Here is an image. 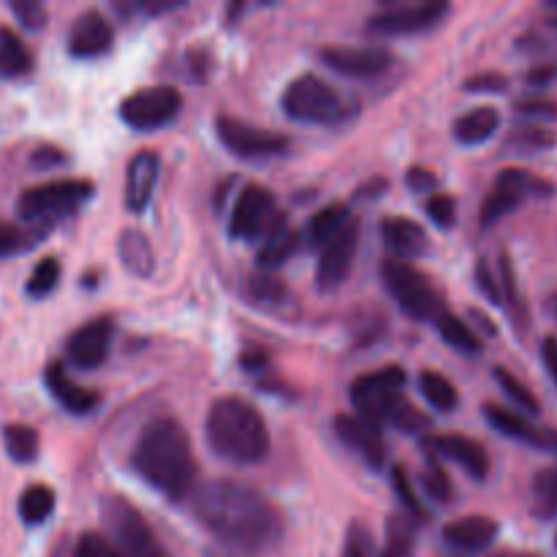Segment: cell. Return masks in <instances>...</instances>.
<instances>
[{"instance_id":"9a60e30c","label":"cell","mask_w":557,"mask_h":557,"mask_svg":"<svg viewBox=\"0 0 557 557\" xmlns=\"http://www.w3.org/2000/svg\"><path fill=\"white\" fill-rule=\"evenodd\" d=\"M319 58L332 71L351 79H373L386 74L395 63V58L381 47H324Z\"/></svg>"},{"instance_id":"9c48e42d","label":"cell","mask_w":557,"mask_h":557,"mask_svg":"<svg viewBox=\"0 0 557 557\" xmlns=\"http://www.w3.org/2000/svg\"><path fill=\"white\" fill-rule=\"evenodd\" d=\"M286 221V215L277 212V199L270 188L264 185H245L234 199L232 218H228V234L234 239H250L261 237L272 232L275 226Z\"/></svg>"},{"instance_id":"ba28073f","label":"cell","mask_w":557,"mask_h":557,"mask_svg":"<svg viewBox=\"0 0 557 557\" xmlns=\"http://www.w3.org/2000/svg\"><path fill=\"white\" fill-rule=\"evenodd\" d=\"M92 196V183L87 180H52V183L33 185L22 190L16 212L25 221H49V218L69 215L79 210Z\"/></svg>"},{"instance_id":"7bdbcfd3","label":"cell","mask_w":557,"mask_h":557,"mask_svg":"<svg viewBox=\"0 0 557 557\" xmlns=\"http://www.w3.org/2000/svg\"><path fill=\"white\" fill-rule=\"evenodd\" d=\"M373 555V536L364 525L354 522L346 533V547H343V557H370Z\"/></svg>"},{"instance_id":"e0dca14e","label":"cell","mask_w":557,"mask_h":557,"mask_svg":"<svg viewBox=\"0 0 557 557\" xmlns=\"http://www.w3.org/2000/svg\"><path fill=\"white\" fill-rule=\"evenodd\" d=\"M114 324L112 319H92L82 324L65 343L69 362L79 370H96L107 362L109 348H112Z\"/></svg>"},{"instance_id":"1f68e13d","label":"cell","mask_w":557,"mask_h":557,"mask_svg":"<svg viewBox=\"0 0 557 557\" xmlns=\"http://www.w3.org/2000/svg\"><path fill=\"white\" fill-rule=\"evenodd\" d=\"M531 506L539 520L557 517V466L536 473L531 487Z\"/></svg>"},{"instance_id":"44dd1931","label":"cell","mask_w":557,"mask_h":557,"mask_svg":"<svg viewBox=\"0 0 557 557\" xmlns=\"http://www.w3.org/2000/svg\"><path fill=\"white\" fill-rule=\"evenodd\" d=\"M428 446L438 457H446V460L457 462L468 476L487 479L490 457L487 451H484V446L476 444V441L466 438V435L460 433H449V435H433V438L428 441Z\"/></svg>"},{"instance_id":"db71d44e","label":"cell","mask_w":557,"mask_h":557,"mask_svg":"<svg viewBox=\"0 0 557 557\" xmlns=\"http://www.w3.org/2000/svg\"><path fill=\"white\" fill-rule=\"evenodd\" d=\"M267 362H270V357H267V351H261V348H256V351L245 354V357H243V368L245 370H261Z\"/></svg>"},{"instance_id":"9f6ffc18","label":"cell","mask_w":557,"mask_h":557,"mask_svg":"<svg viewBox=\"0 0 557 557\" xmlns=\"http://www.w3.org/2000/svg\"><path fill=\"white\" fill-rule=\"evenodd\" d=\"M484 557H536L531 553H493V555H484Z\"/></svg>"},{"instance_id":"d6986e66","label":"cell","mask_w":557,"mask_h":557,"mask_svg":"<svg viewBox=\"0 0 557 557\" xmlns=\"http://www.w3.org/2000/svg\"><path fill=\"white\" fill-rule=\"evenodd\" d=\"M161 158L156 150H139L125 169V207L131 212H145L156 194Z\"/></svg>"},{"instance_id":"6f0895ef","label":"cell","mask_w":557,"mask_h":557,"mask_svg":"<svg viewBox=\"0 0 557 557\" xmlns=\"http://www.w3.org/2000/svg\"><path fill=\"white\" fill-rule=\"evenodd\" d=\"M555 547H557V536H555Z\"/></svg>"},{"instance_id":"cb8c5ba5","label":"cell","mask_w":557,"mask_h":557,"mask_svg":"<svg viewBox=\"0 0 557 557\" xmlns=\"http://www.w3.org/2000/svg\"><path fill=\"white\" fill-rule=\"evenodd\" d=\"M351 221L354 218H351V212H348L346 205H341V201H335V205H326V207H321L313 218H310L308 228H305V239H308L310 248H324V245L332 243V239H335L337 234H341Z\"/></svg>"},{"instance_id":"681fc988","label":"cell","mask_w":557,"mask_h":557,"mask_svg":"<svg viewBox=\"0 0 557 557\" xmlns=\"http://www.w3.org/2000/svg\"><path fill=\"white\" fill-rule=\"evenodd\" d=\"M522 114H533V117H557V103L555 101H542V98H528V101L517 103Z\"/></svg>"},{"instance_id":"83f0119b","label":"cell","mask_w":557,"mask_h":557,"mask_svg":"<svg viewBox=\"0 0 557 557\" xmlns=\"http://www.w3.org/2000/svg\"><path fill=\"white\" fill-rule=\"evenodd\" d=\"M33 69V54L27 44L22 41L20 33L11 30L9 25H0V74L14 79V76L27 74Z\"/></svg>"},{"instance_id":"4dcf8cb0","label":"cell","mask_w":557,"mask_h":557,"mask_svg":"<svg viewBox=\"0 0 557 557\" xmlns=\"http://www.w3.org/2000/svg\"><path fill=\"white\" fill-rule=\"evenodd\" d=\"M419 389H422L424 400L441 413L455 411V408L460 406V395H457L455 384H451L444 373H438V370H424V373L419 375Z\"/></svg>"},{"instance_id":"7402d4cb","label":"cell","mask_w":557,"mask_h":557,"mask_svg":"<svg viewBox=\"0 0 557 557\" xmlns=\"http://www.w3.org/2000/svg\"><path fill=\"white\" fill-rule=\"evenodd\" d=\"M381 237H384V245L392 250L397 261H408L411 264L413 259L428 253L430 239L428 232L419 226L417 221L403 215H389L384 223H381Z\"/></svg>"},{"instance_id":"816d5d0a","label":"cell","mask_w":557,"mask_h":557,"mask_svg":"<svg viewBox=\"0 0 557 557\" xmlns=\"http://www.w3.org/2000/svg\"><path fill=\"white\" fill-rule=\"evenodd\" d=\"M136 11H141V14H166V11H174V9H183V3L180 0H139V3L134 5Z\"/></svg>"},{"instance_id":"f5cc1de1","label":"cell","mask_w":557,"mask_h":557,"mask_svg":"<svg viewBox=\"0 0 557 557\" xmlns=\"http://www.w3.org/2000/svg\"><path fill=\"white\" fill-rule=\"evenodd\" d=\"M542 359H544V364H547L549 379H553L555 386H557V337H544Z\"/></svg>"},{"instance_id":"836d02e7","label":"cell","mask_w":557,"mask_h":557,"mask_svg":"<svg viewBox=\"0 0 557 557\" xmlns=\"http://www.w3.org/2000/svg\"><path fill=\"white\" fill-rule=\"evenodd\" d=\"M417 525L419 522L408 515L392 517L386 525V547L379 557H411L413 542H417Z\"/></svg>"},{"instance_id":"484cf974","label":"cell","mask_w":557,"mask_h":557,"mask_svg":"<svg viewBox=\"0 0 557 557\" xmlns=\"http://www.w3.org/2000/svg\"><path fill=\"white\" fill-rule=\"evenodd\" d=\"M299 243H302V234L294 232V228L283 221L281 226H275L267 234L259 253H256V261H259V267H264V270H275V267L286 264V261L297 253Z\"/></svg>"},{"instance_id":"ab89813d","label":"cell","mask_w":557,"mask_h":557,"mask_svg":"<svg viewBox=\"0 0 557 557\" xmlns=\"http://www.w3.org/2000/svg\"><path fill=\"white\" fill-rule=\"evenodd\" d=\"M424 210H428L430 221H433L438 228H451L457 223V201L451 199V196L446 194L430 196Z\"/></svg>"},{"instance_id":"2e32d148","label":"cell","mask_w":557,"mask_h":557,"mask_svg":"<svg viewBox=\"0 0 557 557\" xmlns=\"http://www.w3.org/2000/svg\"><path fill=\"white\" fill-rule=\"evenodd\" d=\"M335 435L341 444L357 451L373 471H381L386 466V444L381 428L370 419L359 417V413H341L335 417Z\"/></svg>"},{"instance_id":"c3c4849f","label":"cell","mask_w":557,"mask_h":557,"mask_svg":"<svg viewBox=\"0 0 557 557\" xmlns=\"http://www.w3.org/2000/svg\"><path fill=\"white\" fill-rule=\"evenodd\" d=\"M406 183L411 185V188L417 190V194H430V190H433L435 185H438V177H435V174L430 172V169L413 166V169H408Z\"/></svg>"},{"instance_id":"277c9868","label":"cell","mask_w":557,"mask_h":557,"mask_svg":"<svg viewBox=\"0 0 557 557\" xmlns=\"http://www.w3.org/2000/svg\"><path fill=\"white\" fill-rule=\"evenodd\" d=\"M408 384L406 370L389 364V368L373 370L368 375H359L351 384V403L359 417L392 428L403 433H424L430 428L428 413L419 411L411 400H406L403 389Z\"/></svg>"},{"instance_id":"ac0fdd59","label":"cell","mask_w":557,"mask_h":557,"mask_svg":"<svg viewBox=\"0 0 557 557\" xmlns=\"http://www.w3.org/2000/svg\"><path fill=\"white\" fill-rule=\"evenodd\" d=\"M114 44V27L101 11L90 9L82 11L74 22H71L69 30V52L74 58L90 60V58H101L112 49Z\"/></svg>"},{"instance_id":"4316f807","label":"cell","mask_w":557,"mask_h":557,"mask_svg":"<svg viewBox=\"0 0 557 557\" xmlns=\"http://www.w3.org/2000/svg\"><path fill=\"white\" fill-rule=\"evenodd\" d=\"M117 253H120V261H123V267L131 272V275L147 277L152 275V270H156V253H152L150 239H147L141 232H136V228H128V232L120 234Z\"/></svg>"},{"instance_id":"e575fe53","label":"cell","mask_w":557,"mask_h":557,"mask_svg":"<svg viewBox=\"0 0 557 557\" xmlns=\"http://www.w3.org/2000/svg\"><path fill=\"white\" fill-rule=\"evenodd\" d=\"M493 375L495 381H498L500 389H504V395L520 408V413H525V417H536V413L542 411V403H539V397L533 395L531 386L522 384L515 373H509L506 368H495Z\"/></svg>"},{"instance_id":"d6a6232c","label":"cell","mask_w":557,"mask_h":557,"mask_svg":"<svg viewBox=\"0 0 557 557\" xmlns=\"http://www.w3.org/2000/svg\"><path fill=\"white\" fill-rule=\"evenodd\" d=\"M54 511V490L47 484H30L20 495V517L27 525H41Z\"/></svg>"},{"instance_id":"ee69618b","label":"cell","mask_w":557,"mask_h":557,"mask_svg":"<svg viewBox=\"0 0 557 557\" xmlns=\"http://www.w3.org/2000/svg\"><path fill=\"white\" fill-rule=\"evenodd\" d=\"M511 145L520 147H533V150H542V147L555 145V134L547 128H539V125H525V128H515L511 134Z\"/></svg>"},{"instance_id":"f546056e","label":"cell","mask_w":557,"mask_h":557,"mask_svg":"<svg viewBox=\"0 0 557 557\" xmlns=\"http://www.w3.org/2000/svg\"><path fill=\"white\" fill-rule=\"evenodd\" d=\"M435 330H438L441 341L449 348L460 354H479L482 351V343H479V335L466 324L462 319H457L455 313H446L441 310V315L435 319Z\"/></svg>"},{"instance_id":"60d3db41","label":"cell","mask_w":557,"mask_h":557,"mask_svg":"<svg viewBox=\"0 0 557 557\" xmlns=\"http://www.w3.org/2000/svg\"><path fill=\"white\" fill-rule=\"evenodd\" d=\"M74 557H123V553L117 549V544H112L101 533H85L76 542Z\"/></svg>"},{"instance_id":"74e56055","label":"cell","mask_w":557,"mask_h":557,"mask_svg":"<svg viewBox=\"0 0 557 557\" xmlns=\"http://www.w3.org/2000/svg\"><path fill=\"white\" fill-rule=\"evenodd\" d=\"M392 484H395V493L403 498V506L408 509V517H413V520L422 525V522L428 520V509H424L422 500L417 498V490H413L411 476L406 473V468L400 466L392 468Z\"/></svg>"},{"instance_id":"7a4b0ae2","label":"cell","mask_w":557,"mask_h":557,"mask_svg":"<svg viewBox=\"0 0 557 557\" xmlns=\"http://www.w3.org/2000/svg\"><path fill=\"white\" fill-rule=\"evenodd\" d=\"M131 468L169 500H185L196 487L194 446L183 424L172 417H158L136 438L131 449Z\"/></svg>"},{"instance_id":"603a6c76","label":"cell","mask_w":557,"mask_h":557,"mask_svg":"<svg viewBox=\"0 0 557 557\" xmlns=\"http://www.w3.org/2000/svg\"><path fill=\"white\" fill-rule=\"evenodd\" d=\"M44 384H47L49 395L71 413H90L101 406V395L96 389H87V386H79L60 362H52L44 373Z\"/></svg>"},{"instance_id":"3957f363","label":"cell","mask_w":557,"mask_h":557,"mask_svg":"<svg viewBox=\"0 0 557 557\" xmlns=\"http://www.w3.org/2000/svg\"><path fill=\"white\" fill-rule=\"evenodd\" d=\"M210 449L234 466H256L270 455V430L264 417L243 397H221L210 406L205 422Z\"/></svg>"},{"instance_id":"f907efd6","label":"cell","mask_w":557,"mask_h":557,"mask_svg":"<svg viewBox=\"0 0 557 557\" xmlns=\"http://www.w3.org/2000/svg\"><path fill=\"white\" fill-rule=\"evenodd\" d=\"M30 163L36 169H52V166H60V163H65V152L58 150V147H38L36 152H33Z\"/></svg>"},{"instance_id":"8fae6325","label":"cell","mask_w":557,"mask_h":557,"mask_svg":"<svg viewBox=\"0 0 557 557\" xmlns=\"http://www.w3.org/2000/svg\"><path fill=\"white\" fill-rule=\"evenodd\" d=\"M215 131L221 145L226 147L232 156L248 158V161H259V158H275L283 156L288 150V136L275 134V131L256 128V125L245 123V120L228 117V114H221L215 120Z\"/></svg>"},{"instance_id":"7c38bea8","label":"cell","mask_w":557,"mask_h":557,"mask_svg":"<svg viewBox=\"0 0 557 557\" xmlns=\"http://www.w3.org/2000/svg\"><path fill=\"white\" fill-rule=\"evenodd\" d=\"M549 190H553V185L539 180L536 174L525 172V169H504V172L498 174V180H495L493 190L487 194V199H484L482 212H479V218H482V228L495 226L500 218L515 212L528 196L549 194Z\"/></svg>"},{"instance_id":"8d00e7d4","label":"cell","mask_w":557,"mask_h":557,"mask_svg":"<svg viewBox=\"0 0 557 557\" xmlns=\"http://www.w3.org/2000/svg\"><path fill=\"white\" fill-rule=\"evenodd\" d=\"M60 275H63V267H60V261L54 259V256L41 259L36 267H33L30 277H27V286H25L27 297L41 299L47 297V294H52L54 288H58Z\"/></svg>"},{"instance_id":"f6af8a7d","label":"cell","mask_w":557,"mask_h":557,"mask_svg":"<svg viewBox=\"0 0 557 557\" xmlns=\"http://www.w3.org/2000/svg\"><path fill=\"white\" fill-rule=\"evenodd\" d=\"M509 87V79L498 71H487V74H476L466 82L468 92H504Z\"/></svg>"},{"instance_id":"d590c367","label":"cell","mask_w":557,"mask_h":557,"mask_svg":"<svg viewBox=\"0 0 557 557\" xmlns=\"http://www.w3.org/2000/svg\"><path fill=\"white\" fill-rule=\"evenodd\" d=\"M5 451L14 462H33L38 455V433L27 424H9L3 430Z\"/></svg>"},{"instance_id":"bcb514c9","label":"cell","mask_w":557,"mask_h":557,"mask_svg":"<svg viewBox=\"0 0 557 557\" xmlns=\"http://www.w3.org/2000/svg\"><path fill=\"white\" fill-rule=\"evenodd\" d=\"M476 281H479V288H482L484 297H487L490 302H495V305L504 302V294H500V283H498V277H495L493 272H490L487 261H479Z\"/></svg>"},{"instance_id":"b9f144b4","label":"cell","mask_w":557,"mask_h":557,"mask_svg":"<svg viewBox=\"0 0 557 557\" xmlns=\"http://www.w3.org/2000/svg\"><path fill=\"white\" fill-rule=\"evenodd\" d=\"M11 11L16 14V20L22 22L30 30H41L47 25V9L38 0H11Z\"/></svg>"},{"instance_id":"8992f818","label":"cell","mask_w":557,"mask_h":557,"mask_svg":"<svg viewBox=\"0 0 557 557\" xmlns=\"http://www.w3.org/2000/svg\"><path fill=\"white\" fill-rule=\"evenodd\" d=\"M381 275H384L386 288H389V294L395 297V302L400 305L403 313L411 315V319L417 321L438 319L441 297L424 272H419L417 267L408 264V261L386 259L384 267H381Z\"/></svg>"},{"instance_id":"d4e9b609","label":"cell","mask_w":557,"mask_h":557,"mask_svg":"<svg viewBox=\"0 0 557 557\" xmlns=\"http://www.w3.org/2000/svg\"><path fill=\"white\" fill-rule=\"evenodd\" d=\"M500 128V114L495 107H476L471 112L460 114L455 123V139L460 145H482L493 139L495 131Z\"/></svg>"},{"instance_id":"5b68a950","label":"cell","mask_w":557,"mask_h":557,"mask_svg":"<svg viewBox=\"0 0 557 557\" xmlns=\"http://www.w3.org/2000/svg\"><path fill=\"white\" fill-rule=\"evenodd\" d=\"M283 112L297 123L310 125H341L359 112V101L343 96L337 87L315 74H302L283 90Z\"/></svg>"},{"instance_id":"ffe728a7","label":"cell","mask_w":557,"mask_h":557,"mask_svg":"<svg viewBox=\"0 0 557 557\" xmlns=\"http://www.w3.org/2000/svg\"><path fill=\"white\" fill-rule=\"evenodd\" d=\"M500 525L493 520V517L484 515H471L460 517V520L449 522L444 528V544L455 553L462 555H479L484 549L493 547V542L498 539Z\"/></svg>"},{"instance_id":"6da1fadb","label":"cell","mask_w":557,"mask_h":557,"mask_svg":"<svg viewBox=\"0 0 557 557\" xmlns=\"http://www.w3.org/2000/svg\"><path fill=\"white\" fill-rule=\"evenodd\" d=\"M194 515L221 542L259 553L281 539L283 522L275 506L237 479H215L194 493Z\"/></svg>"},{"instance_id":"5bb4252c","label":"cell","mask_w":557,"mask_h":557,"mask_svg":"<svg viewBox=\"0 0 557 557\" xmlns=\"http://www.w3.org/2000/svg\"><path fill=\"white\" fill-rule=\"evenodd\" d=\"M359 250V223L351 221L341 234H337L332 243H326L321 248L319 267H315V283L324 292H332L341 283H346V277L351 275L354 259H357Z\"/></svg>"},{"instance_id":"4fadbf2b","label":"cell","mask_w":557,"mask_h":557,"mask_svg":"<svg viewBox=\"0 0 557 557\" xmlns=\"http://www.w3.org/2000/svg\"><path fill=\"white\" fill-rule=\"evenodd\" d=\"M451 5L446 0H419V3H397L386 5L375 16H370L368 27L379 36H411L424 33L438 25Z\"/></svg>"},{"instance_id":"f35d334b","label":"cell","mask_w":557,"mask_h":557,"mask_svg":"<svg viewBox=\"0 0 557 557\" xmlns=\"http://www.w3.org/2000/svg\"><path fill=\"white\" fill-rule=\"evenodd\" d=\"M422 484H424V493H428L435 504H449L451 482H449V476H446L444 468H441L435 460L424 468Z\"/></svg>"},{"instance_id":"11a10c76","label":"cell","mask_w":557,"mask_h":557,"mask_svg":"<svg viewBox=\"0 0 557 557\" xmlns=\"http://www.w3.org/2000/svg\"><path fill=\"white\" fill-rule=\"evenodd\" d=\"M555 76V69H544V71H533V74H528V79L531 82H547Z\"/></svg>"},{"instance_id":"f1b7e54d","label":"cell","mask_w":557,"mask_h":557,"mask_svg":"<svg viewBox=\"0 0 557 557\" xmlns=\"http://www.w3.org/2000/svg\"><path fill=\"white\" fill-rule=\"evenodd\" d=\"M245 294H248V299L256 308H283L292 299L286 283L277 281L270 272H256V275H250L248 283H245Z\"/></svg>"},{"instance_id":"30bf717a","label":"cell","mask_w":557,"mask_h":557,"mask_svg":"<svg viewBox=\"0 0 557 557\" xmlns=\"http://www.w3.org/2000/svg\"><path fill=\"white\" fill-rule=\"evenodd\" d=\"M183 109V92L172 85L141 87L120 103V120L136 131H158L177 120Z\"/></svg>"},{"instance_id":"52a82bcc","label":"cell","mask_w":557,"mask_h":557,"mask_svg":"<svg viewBox=\"0 0 557 557\" xmlns=\"http://www.w3.org/2000/svg\"><path fill=\"white\" fill-rule=\"evenodd\" d=\"M103 520L123 557H172L156 531L147 525L141 511L125 498H109L103 504Z\"/></svg>"},{"instance_id":"7dc6e473","label":"cell","mask_w":557,"mask_h":557,"mask_svg":"<svg viewBox=\"0 0 557 557\" xmlns=\"http://www.w3.org/2000/svg\"><path fill=\"white\" fill-rule=\"evenodd\" d=\"M22 239L25 237H22V232L14 226V223L0 221V259H3V256L16 253V250L22 248Z\"/></svg>"}]
</instances>
